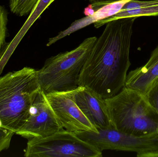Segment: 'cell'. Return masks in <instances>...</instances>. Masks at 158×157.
Masks as SVG:
<instances>
[{
	"label": "cell",
	"instance_id": "obj_1",
	"mask_svg": "<svg viewBox=\"0 0 158 157\" xmlns=\"http://www.w3.org/2000/svg\"><path fill=\"white\" fill-rule=\"evenodd\" d=\"M136 18H121L106 24L82 69L79 86L88 88L105 99L117 95L125 87Z\"/></svg>",
	"mask_w": 158,
	"mask_h": 157
},
{
	"label": "cell",
	"instance_id": "obj_2",
	"mask_svg": "<svg viewBox=\"0 0 158 157\" xmlns=\"http://www.w3.org/2000/svg\"><path fill=\"white\" fill-rule=\"evenodd\" d=\"M40 88L38 71L31 67L0 77V130L16 134L22 128Z\"/></svg>",
	"mask_w": 158,
	"mask_h": 157
},
{
	"label": "cell",
	"instance_id": "obj_3",
	"mask_svg": "<svg viewBox=\"0 0 158 157\" xmlns=\"http://www.w3.org/2000/svg\"><path fill=\"white\" fill-rule=\"evenodd\" d=\"M105 101L115 129L136 136L157 132L158 114L145 95L124 87Z\"/></svg>",
	"mask_w": 158,
	"mask_h": 157
},
{
	"label": "cell",
	"instance_id": "obj_4",
	"mask_svg": "<svg viewBox=\"0 0 158 157\" xmlns=\"http://www.w3.org/2000/svg\"><path fill=\"white\" fill-rule=\"evenodd\" d=\"M97 38H87L76 49L46 60L38 71L40 88L45 95L71 91L78 87L82 69Z\"/></svg>",
	"mask_w": 158,
	"mask_h": 157
},
{
	"label": "cell",
	"instance_id": "obj_5",
	"mask_svg": "<svg viewBox=\"0 0 158 157\" xmlns=\"http://www.w3.org/2000/svg\"><path fill=\"white\" fill-rule=\"evenodd\" d=\"M26 157H101L102 152L79 138L76 133L62 129L50 136L28 140Z\"/></svg>",
	"mask_w": 158,
	"mask_h": 157
},
{
	"label": "cell",
	"instance_id": "obj_6",
	"mask_svg": "<svg viewBox=\"0 0 158 157\" xmlns=\"http://www.w3.org/2000/svg\"><path fill=\"white\" fill-rule=\"evenodd\" d=\"M98 132L81 131L75 133L79 138L98 150H117L135 152L137 157L158 151V133L143 136L132 135L114 127L97 129Z\"/></svg>",
	"mask_w": 158,
	"mask_h": 157
},
{
	"label": "cell",
	"instance_id": "obj_7",
	"mask_svg": "<svg viewBox=\"0 0 158 157\" xmlns=\"http://www.w3.org/2000/svg\"><path fill=\"white\" fill-rule=\"evenodd\" d=\"M63 129L46 95L40 88L30 108L26 123L16 134L29 140L47 137Z\"/></svg>",
	"mask_w": 158,
	"mask_h": 157
},
{
	"label": "cell",
	"instance_id": "obj_8",
	"mask_svg": "<svg viewBox=\"0 0 158 157\" xmlns=\"http://www.w3.org/2000/svg\"><path fill=\"white\" fill-rule=\"evenodd\" d=\"M75 90L46 94L47 100L61 126L72 132L92 131L98 133L97 128L89 121L76 104Z\"/></svg>",
	"mask_w": 158,
	"mask_h": 157
},
{
	"label": "cell",
	"instance_id": "obj_9",
	"mask_svg": "<svg viewBox=\"0 0 158 157\" xmlns=\"http://www.w3.org/2000/svg\"><path fill=\"white\" fill-rule=\"evenodd\" d=\"M76 104L89 121L97 129L113 127L105 99L86 87L79 86L75 89Z\"/></svg>",
	"mask_w": 158,
	"mask_h": 157
},
{
	"label": "cell",
	"instance_id": "obj_10",
	"mask_svg": "<svg viewBox=\"0 0 158 157\" xmlns=\"http://www.w3.org/2000/svg\"><path fill=\"white\" fill-rule=\"evenodd\" d=\"M158 78V46L151 53L150 58L143 66L127 74L125 87L144 95Z\"/></svg>",
	"mask_w": 158,
	"mask_h": 157
},
{
	"label": "cell",
	"instance_id": "obj_11",
	"mask_svg": "<svg viewBox=\"0 0 158 157\" xmlns=\"http://www.w3.org/2000/svg\"><path fill=\"white\" fill-rule=\"evenodd\" d=\"M131 1L132 0H122L102 6L96 10L93 15L85 16L76 20L67 29L59 32L55 37L50 38L46 46L50 47L60 40L91 24L114 15L122 9L126 3Z\"/></svg>",
	"mask_w": 158,
	"mask_h": 157
},
{
	"label": "cell",
	"instance_id": "obj_12",
	"mask_svg": "<svg viewBox=\"0 0 158 157\" xmlns=\"http://www.w3.org/2000/svg\"><path fill=\"white\" fill-rule=\"evenodd\" d=\"M158 16V0H132L126 3L122 9L112 16L94 23L96 28H99L107 23L121 18L142 16Z\"/></svg>",
	"mask_w": 158,
	"mask_h": 157
},
{
	"label": "cell",
	"instance_id": "obj_13",
	"mask_svg": "<svg viewBox=\"0 0 158 157\" xmlns=\"http://www.w3.org/2000/svg\"><path fill=\"white\" fill-rule=\"evenodd\" d=\"M55 0H39L31 13L30 14L27 21L25 22L20 30L15 36L12 41L9 42L3 58L5 60H9L16 48L24 37L28 30L31 27L35 21L40 18L43 12L54 2Z\"/></svg>",
	"mask_w": 158,
	"mask_h": 157
},
{
	"label": "cell",
	"instance_id": "obj_14",
	"mask_svg": "<svg viewBox=\"0 0 158 157\" xmlns=\"http://www.w3.org/2000/svg\"><path fill=\"white\" fill-rule=\"evenodd\" d=\"M39 0H9L10 11L19 17L30 14Z\"/></svg>",
	"mask_w": 158,
	"mask_h": 157
},
{
	"label": "cell",
	"instance_id": "obj_15",
	"mask_svg": "<svg viewBox=\"0 0 158 157\" xmlns=\"http://www.w3.org/2000/svg\"><path fill=\"white\" fill-rule=\"evenodd\" d=\"M8 12L0 4V58L5 51L9 42L6 41L7 35Z\"/></svg>",
	"mask_w": 158,
	"mask_h": 157
},
{
	"label": "cell",
	"instance_id": "obj_16",
	"mask_svg": "<svg viewBox=\"0 0 158 157\" xmlns=\"http://www.w3.org/2000/svg\"><path fill=\"white\" fill-rule=\"evenodd\" d=\"M146 96L151 106L156 110L158 116V78L154 82ZM157 132L158 133V127Z\"/></svg>",
	"mask_w": 158,
	"mask_h": 157
},
{
	"label": "cell",
	"instance_id": "obj_17",
	"mask_svg": "<svg viewBox=\"0 0 158 157\" xmlns=\"http://www.w3.org/2000/svg\"><path fill=\"white\" fill-rule=\"evenodd\" d=\"M14 134L6 130H0V153L9 148Z\"/></svg>",
	"mask_w": 158,
	"mask_h": 157
},
{
	"label": "cell",
	"instance_id": "obj_18",
	"mask_svg": "<svg viewBox=\"0 0 158 157\" xmlns=\"http://www.w3.org/2000/svg\"><path fill=\"white\" fill-rule=\"evenodd\" d=\"M86 1L90 2L94 7V9L96 10L102 6L105 5L107 4L122 1V0H86Z\"/></svg>",
	"mask_w": 158,
	"mask_h": 157
},
{
	"label": "cell",
	"instance_id": "obj_19",
	"mask_svg": "<svg viewBox=\"0 0 158 157\" xmlns=\"http://www.w3.org/2000/svg\"><path fill=\"white\" fill-rule=\"evenodd\" d=\"M95 11L96 10L94 9V7L92 6V4H91L85 8L83 12L84 14L85 15V16H92L94 14Z\"/></svg>",
	"mask_w": 158,
	"mask_h": 157
},
{
	"label": "cell",
	"instance_id": "obj_20",
	"mask_svg": "<svg viewBox=\"0 0 158 157\" xmlns=\"http://www.w3.org/2000/svg\"><path fill=\"white\" fill-rule=\"evenodd\" d=\"M142 157H158V151L144 154Z\"/></svg>",
	"mask_w": 158,
	"mask_h": 157
}]
</instances>
